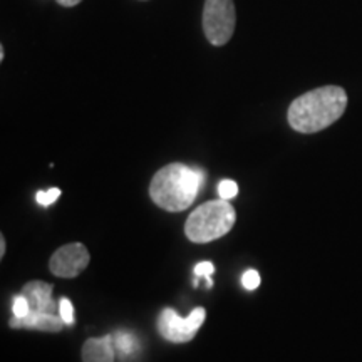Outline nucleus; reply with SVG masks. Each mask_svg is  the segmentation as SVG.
Instances as JSON below:
<instances>
[{
  "label": "nucleus",
  "mask_w": 362,
  "mask_h": 362,
  "mask_svg": "<svg viewBox=\"0 0 362 362\" xmlns=\"http://www.w3.org/2000/svg\"><path fill=\"white\" fill-rule=\"evenodd\" d=\"M346 107V90L339 86H324L298 96L288 107L287 119L298 133L310 134L336 123Z\"/></svg>",
  "instance_id": "1"
},
{
  "label": "nucleus",
  "mask_w": 362,
  "mask_h": 362,
  "mask_svg": "<svg viewBox=\"0 0 362 362\" xmlns=\"http://www.w3.org/2000/svg\"><path fill=\"white\" fill-rule=\"evenodd\" d=\"M203 181H205V173L202 170L189 168L181 163H171L163 166L153 176L149 185V197L163 210L176 214L192 205L198 197Z\"/></svg>",
  "instance_id": "2"
},
{
  "label": "nucleus",
  "mask_w": 362,
  "mask_h": 362,
  "mask_svg": "<svg viewBox=\"0 0 362 362\" xmlns=\"http://www.w3.org/2000/svg\"><path fill=\"white\" fill-rule=\"evenodd\" d=\"M237 221V211L228 200H214L203 203L188 216L185 233L189 242L208 243L225 237Z\"/></svg>",
  "instance_id": "3"
},
{
  "label": "nucleus",
  "mask_w": 362,
  "mask_h": 362,
  "mask_svg": "<svg viewBox=\"0 0 362 362\" xmlns=\"http://www.w3.org/2000/svg\"><path fill=\"white\" fill-rule=\"evenodd\" d=\"M237 25L233 0H205L203 7V33L208 42L225 45L232 39Z\"/></svg>",
  "instance_id": "4"
},
{
  "label": "nucleus",
  "mask_w": 362,
  "mask_h": 362,
  "mask_svg": "<svg viewBox=\"0 0 362 362\" xmlns=\"http://www.w3.org/2000/svg\"><path fill=\"white\" fill-rule=\"evenodd\" d=\"M205 309L197 307L192 310L187 319H181L173 309H165L158 317V332L168 342L185 344L189 342L200 330L203 320H205Z\"/></svg>",
  "instance_id": "5"
},
{
  "label": "nucleus",
  "mask_w": 362,
  "mask_h": 362,
  "mask_svg": "<svg viewBox=\"0 0 362 362\" xmlns=\"http://www.w3.org/2000/svg\"><path fill=\"white\" fill-rule=\"evenodd\" d=\"M90 255L83 243H67L52 253L49 270L56 277L74 279L89 265Z\"/></svg>",
  "instance_id": "6"
},
{
  "label": "nucleus",
  "mask_w": 362,
  "mask_h": 362,
  "mask_svg": "<svg viewBox=\"0 0 362 362\" xmlns=\"http://www.w3.org/2000/svg\"><path fill=\"white\" fill-rule=\"evenodd\" d=\"M52 284L33 280L22 288V296L27 298L30 312H45V314H59V304L52 298Z\"/></svg>",
  "instance_id": "7"
},
{
  "label": "nucleus",
  "mask_w": 362,
  "mask_h": 362,
  "mask_svg": "<svg viewBox=\"0 0 362 362\" xmlns=\"http://www.w3.org/2000/svg\"><path fill=\"white\" fill-rule=\"evenodd\" d=\"M12 329H30L42 332H59L62 330L64 320L59 314H45V312H29L25 317H12Z\"/></svg>",
  "instance_id": "8"
},
{
  "label": "nucleus",
  "mask_w": 362,
  "mask_h": 362,
  "mask_svg": "<svg viewBox=\"0 0 362 362\" xmlns=\"http://www.w3.org/2000/svg\"><path fill=\"white\" fill-rule=\"evenodd\" d=\"M112 336L90 337L83 346V362H115Z\"/></svg>",
  "instance_id": "9"
},
{
  "label": "nucleus",
  "mask_w": 362,
  "mask_h": 362,
  "mask_svg": "<svg viewBox=\"0 0 362 362\" xmlns=\"http://www.w3.org/2000/svg\"><path fill=\"white\" fill-rule=\"evenodd\" d=\"M112 344H115L116 354L121 357V359H126V357L133 356L136 351H138V341L133 334L129 332H116L112 336Z\"/></svg>",
  "instance_id": "10"
},
{
  "label": "nucleus",
  "mask_w": 362,
  "mask_h": 362,
  "mask_svg": "<svg viewBox=\"0 0 362 362\" xmlns=\"http://www.w3.org/2000/svg\"><path fill=\"white\" fill-rule=\"evenodd\" d=\"M59 315L62 317L66 325H72L74 324V307H72L69 298L62 297L61 302H59Z\"/></svg>",
  "instance_id": "11"
},
{
  "label": "nucleus",
  "mask_w": 362,
  "mask_h": 362,
  "mask_svg": "<svg viewBox=\"0 0 362 362\" xmlns=\"http://www.w3.org/2000/svg\"><path fill=\"white\" fill-rule=\"evenodd\" d=\"M218 194L223 200H232L238 194V185L233 180H223L218 185Z\"/></svg>",
  "instance_id": "12"
},
{
  "label": "nucleus",
  "mask_w": 362,
  "mask_h": 362,
  "mask_svg": "<svg viewBox=\"0 0 362 362\" xmlns=\"http://www.w3.org/2000/svg\"><path fill=\"white\" fill-rule=\"evenodd\" d=\"M214 272H215V267L211 262H200V264L194 267V275H197V277H205L208 287L214 285V280H211Z\"/></svg>",
  "instance_id": "13"
},
{
  "label": "nucleus",
  "mask_w": 362,
  "mask_h": 362,
  "mask_svg": "<svg viewBox=\"0 0 362 362\" xmlns=\"http://www.w3.org/2000/svg\"><path fill=\"white\" fill-rule=\"evenodd\" d=\"M59 197H61V189L51 188V189H47V192H45V189L44 192H39L37 194H35V200H37L39 205L49 206V205H52V203L56 202Z\"/></svg>",
  "instance_id": "14"
},
{
  "label": "nucleus",
  "mask_w": 362,
  "mask_h": 362,
  "mask_svg": "<svg viewBox=\"0 0 362 362\" xmlns=\"http://www.w3.org/2000/svg\"><path fill=\"white\" fill-rule=\"evenodd\" d=\"M12 312H13V317H25L30 312L29 302H27V298L22 296V293L13 298Z\"/></svg>",
  "instance_id": "15"
},
{
  "label": "nucleus",
  "mask_w": 362,
  "mask_h": 362,
  "mask_svg": "<svg viewBox=\"0 0 362 362\" xmlns=\"http://www.w3.org/2000/svg\"><path fill=\"white\" fill-rule=\"evenodd\" d=\"M242 284L247 291H255L260 285V275L257 270H247L242 277Z\"/></svg>",
  "instance_id": "16"
},
{
  "label": "nucleus",
  "mask_w": 362,
  "mask_h": 362,
  "mask_svg": "<svg viewBox=\"0 0 362 362\" xmlns=\"http://www.w3.org/2000/svg\"><path fill=\"white\" fill-rule=\"evenodd\" d=\"M56 2L62 7H74V6H78V4L83 2V0H56Z\"/></svg>",
  "instance_id": "17"
},
{
  "label": "nucleus",
  "mask_w": 362,
  "mask_h": 362,
  "mask_svg": "<svg viewBox=\"0 0 362 362\" xmlns=\"http://www.w3.org/2000/svg\"><path fill=\"white\" fill-rule=\"evenodd\" d=\"M6 255V238L0 237V257Z\"/></svg>",
  "instance_id": "18"
}]
</instances>
